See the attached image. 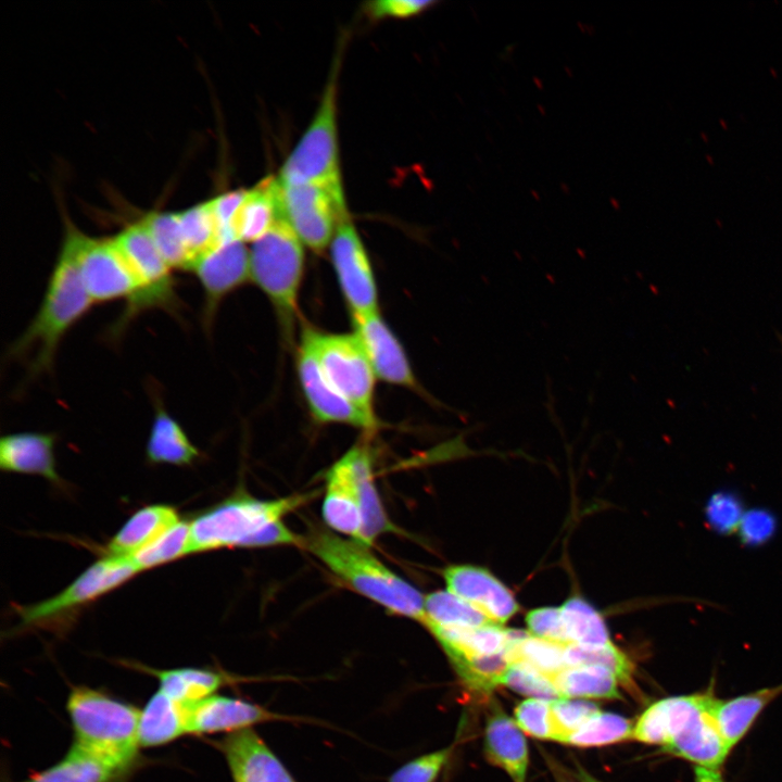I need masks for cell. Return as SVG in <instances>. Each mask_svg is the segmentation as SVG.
Wrapping results in <instances>:
<instances>
[{
	"mask_svg": "<svg viewBox=\"0 0 782 782\" xmlns=\"http://www.w3.org/2000/svg\"><path fill=\"white\" fill-rule=\"evenodd\" d=\"M302 538V547L355 592L393 615L424 625L426 596L376 557L370 547L317 526Z\"/></svg>",
	"mask_w": 782,
	"mask_h": 782,
	"instance_id": "cell-1",
	"label": "cell"
},
{
	"mask_svg": "<svg viewBox=\"0 0 782 782\" xmlns=\"http://www.w3.org/2000/svg\"><path fill=\"white\" fill-rule=\"evenodd\" d=\"M711 693L670 696L651 704L633 726L632 739L660 745L698 767L720 770L730 753L711 715Z\"/></svg>",
	"mask_w": 782,
	"mask_h": 782,
	"instance_id": "cell-2",
	"label": "cell"
},
{
	"mask_svg": "<svg viewBox=\"0 0 782 782\" xmlns=\"http://www.w3.org/2000/svg\"><path fill=\"white\" fill-rule=\"evenodd\" d=\"M92 305L71 249L62 241L40 307L9 356L25 362L33 377L50 371L62 339Z\"/></svg>",
	"mask_w": 782,
	"mask_h": 782,
	"instance_id": "cell-3",
	"label": "cell"
},
{
	"mask_svg": "<svg viewBox=\"0 0 782 782\" xmlns=\"http://www.w3.org/2000/svg\"><path fill=\"white\" fill-rule=\"evenodd\" d=\"M66 709L74 745L126 770L135 765L141 710L89 686H74Z\"/></svg>",
	"mask_w": 782,
	"mask_h": 782,
	"instance_id": "cell-4",
	"label": "cell"
},
{
	"mask_svg": "<svg viewBox=\"0 0 782 782\" xmlns=\"http://www.w3.org/2000/svg\"><path fill=\"white\" fill-rule=\"evenodd\" d=\"M311 493L257 499L237 492L190 521L193 553L225 547H252L256 534L301 507Z\"/></svg>",
	"mask_w": 782,
	"mask_h": 782,
	"instance_id": "cell-5",
	"label": "cell"
},
{
	"mask_svg": "<svg viewBox=\"0 0 782 782\" xmlns=\"http://www.w3.org/2000/svg\"><path fill=\"white\" fill-rule=\"evenodd\" d=\"M304 272L303 243L280 217L270 230L253 242L250 251L251 280L276 307L286 327L293 324Z\"/></svg>",
	"mask_w": 782,
	"mask_h": 782,
	"instance_id": "cell-6",
	"label": "cell"
},
{
	"mask_svg": "<svg viewBox=\"0 0 782 782\" xmlns=\"http://www.w3.org/2000/svg\"><path fill=\"white\" fill-rule=\"evenodd\" d=\"M336 60L315 116L285 161L280 185L341 184L337 133V75Z\"/></svg>",
	"mask_w": 782,
	"mask_h": 782,
	"instance_id": "cell-7",
	"label": "cell"
},
{
	"mask_svg": "<svg viewBox=\"0 0 782 782\" xmlns=\"http://www.w3.org/2000/svg\"><path fill=\"white\" fill-rule=\"evenodd\" d=\"M301 338L310 344L333 387L364 415L378 422L374 408L377 377L357 336L306 327Z\"/></svg>",
	"mask_w": 782,
	"mask_h": 782,
	"instance_id": "cell-8",
	"label": "cell"
},
{
	"mask_svg": "<svg viewBox=\"0 0 782 782\" xmlns=\"http://www.w3.org/2000/svg\"><path fill=\"white\" fill-rule=\"evenodd\" d=\"M63 242L93 304L124 299L128 306L136 300L138 281L112 238L90 237L68 220Z\"/></svg>",
	"mask_w": 782,
	"mask_h": 782,
	"instance_id": "cell-9",
	"label": "cell"
},
{
	"mask_svg": "<svg viewBox=\"0 0 782 782\" xmlns=\"http://www.w3.org/2000/svg\"><path fill=\"white\" fill-rule=\"evenodd\" d=\"M278 180V179H277ZM281 215L303 244L319 252L330 242L348 211L342 185H280Z\"/></svg>",
	"mask_w": 782,
	"mask_h": 782,
	"instance_id": "cell-10",
	"label": "cell"
},
{
	"mask_svg": "<svg viewBox=\"0 0 782 782\" xmlns=\"http://www.w3.org/2000/svg\"><path fill=\"white\" fill-rule=\"evenodd\" d=\"M140 573L128 558L104 556L85 569L65 589L47 600L18 609L21 628L46 627L96 601Z\"/></svg>",
	"mask_w": 782,
	"mask_h": 782,
	"instance_id": "cell-11",
	"label": "cell"
},
{
	"mask_svg": "<svg viewBox=\"0 0 782 782\" xmlns=\"http://www.w3.org/2000/svg\"><path fill=\"white\" fill-rule=\"evenodd\" d=\"M115 245L134 273L139 294L126 307L119 329L134 315L150 307H162L173 311L177 306L173 269L156 248L150 234L139 220L125 227L112 237Z\"/></svg>",
	"mask_w": 782,
	"mask_h": 782,
	"instance_id": "cell-12",
	"label": "cell"
},
{
	"mask_svg": "<svg viewBox=\"0 0 782 782\" xmlns=\"http://www.w3.org/2000/svg\"><path fill=\"white\" fill-rule=\"evenodd\" d=\"M331 261L352 316L378 312V293L364 244L349 218L342 220L330 242Z\"/></svg>",
	"mask_w": 782,
	"mask_h": 782,
	"instance_id": "cell-13",
	"label": "cell"
},
{
	"mask_svg": "<svg viewBox=\"0 0 782 782\" xmlns=\"http://www.w3.org/2000/svg\"><path fill=\"white\" fill-rule=\"evenodd\" d=\"M189 272L203 289V320L209 327L222 300L251 280L250 252L238 239L225 240L198 257Z\"/></svg>",
	"mask_w": 782,
	"mask_h": 782,
	"instance_id": "cell-14",
	"label": "cell"
},
{
	"mask_svg": "<svg viewBox=\"0 0 782 782\" xmlns=\"http://www.w3.org/2000/svg\"><path fill=\"white\" fill-rule=\"evenodd\" d=\"M297 368L300 384L313 417L319 422L344 424L367 432L377 429L373 421L344 398L324 374L312 348L301 338Z\"/></svg>",
	"mask_w": 782,
	"mask_h": 782,
	"instance_id": "cell-15",
	"label": "cell"
},
{
	"mask_svg": "<svg viewBox=\"0 0 782 782\" xmlns=\"http://www.w3.org/2000/svg\"><path fill=\"white\" fill-rule=\"evenodd\" d=\"M446 590L469 603L491 622L504 626L519 606L510 590L489 570L472 565H452L443 570Z\"/></svg>",
	"mask_w": 782,
	"mask_h": 782,
	"instance_id": "cell-16",
	"label": "cell"
},
{
	"mask_svg": "<svg viewBox=\"0 0 782 782\" xmlns=\"http://www.w3.org/2000/svg\"><path fill=\"white\" fill-rule=\"evenodd\" d=\"M187 734L205 735L232 733L255 724L286 719L285 716L244 699L211 695L201 701L185 704Z\"/></svg>",
	"mask_w": 782,
	"mask_h": 782,
	"instance_id": "cell-17",
	"label": "cell"
},
{
	"mask_svg": "<svg viewBox=\"0 0 782 782\" xmlns=\"http://www.w3.org/2000/svg\"><path fill=\"white\" fill-rule=\"evenodd\" d=\"M354 333L361 341L376 377L384 382L417 389L418 384L403 346L379 312L352 316Z\"/></svg>",
	"mask_w": 782,
	"mask_h": 782,
	"instance_id": "cell-18",
	"label": "cell"
},
{
	"mask_svg": "<svg viewBox=\"0 0 782 782\" xmlns=\"http://www.w3.org/2000/svg\"><path fill=\"white\" fill-rule=\"evenodd\" d=\"M216 746L226 759L234 782H295L252 728L227 734Z\"/></svg>",
	"mask_w": 782,
	"mask_h": 782,
	"instance_id": "cell-19",
	"label": "cell"
},
{
	"mask_svg": "<svg viewBox=\"0 0 782 782\" xmlns=\"http://www.w3.org/2000/svg\"><path fill=\"white\" fill-rule=\"evenodd\" d=\"M321 515L328 529L364 544L360 499L345 453L326 472Z\"/></svg>",
	"mask_w": 782,
	"mask_h": 782,
	"instance_id": "cell-20",
	"label": "cell"
},
{
	"mask_svg": "<svg viewBox=\"0 0 782 782\" xmlns=\"http://www.w3.org/2000/svg\"><path fill=\"white\" fill-rule=\"evenodd\" d=\"M484 754L488 761L503 769L513 782H527V741L516 721L495 703L485 723Z\"/></svg>",
	"mask_w": 782,
	"mask_h": 782,
	"instance_id": "cell-21",
	"label": "cell"
},
{
	"mask_svg": "<svg viewBox=\"0 0 782 782\" xmlns=\"http://www.w3.org/2000/svg\"><path fill=\"white\" fill-rule=\"evenodd\" d=\"M55 437L52 433L18 432L0 440V468L2 471L43 477L61 484L54 457Z\"/></svg>",
	"mask_w": 782,
	"mask_h": 782,
	"instance_id": "cell-22",
	"label": "cell"
},
{
	"mask_svg": "<svg viewBox=\"0 0 782 782\" xmlns=\"http://www.w3.org/2000/svg\"><path fill=\"white\" fill-rule=\"evenodd\" d=\"M349 457L356 485L362 515L364 545L371 547L384 533H399L383 508L375 484L374 459L366 442L357 443L345 452Z\"/></svg>",
	"mask_w": 782,
	"mask_h": 782,
	"instance_id": "cell-23",
	"label": "cell"
},
{
	"mask_svg": "<svg viewBox=\"0 0 782 782\" xmlns=\"http://www.w3.org/2000/svg\"><path fill=\"white\" fill-rule=\"evenodd\" d=\"M181 519L177 510L166 504L144 506L114 534L106 545V555L129 558Z\"/></svg>",
	"mask_w": 782,
	"mask_h": 782,
	"instance_id": "cell-24",
	"label": "cell"
},
{
	"mask_svg": "<svg viewBox=\"0 0 782 782\" xmlns=\"http://www.w3.org/2000/svg\"><path fill=\"white\" fill-rule=\"evenodd\" d=\"M282 217L278 180L267 177L253 189L245 190L231 230L236 239L242 242H255L267 234L275 223Z\"/></svg>",
	"mask_w": 782,
	"mask_h": 782,
	"instance_id": "cell-25",
	"label": "cell"
},
{
	"mask_svg": "<svg viewBox=\"0 0 782 782\" xmlns=\"http://www.w3.org/2000/svg\"><path fill=\"white\" fill-rule=\"evenodd\" d=\"M427 630L441 645L451 663L506 649L509 641L504 626L490 623L482 627L430 626Z\"/></svg>",
	"mask_w": 782,
	"mask_h": 782,
	"instance_id": "cell-26",
	"label": "cell"
},
{
	"mask_svg": "<svg viewBox=\"0 0 782 782\" xmlns=\"http://www.w3.org/2000/svg\"><path fill=\"white\" fill-rule=\"evenodd\" d=\"M781 693L782 683L727 701L715 699L711 715L730 751L748 732L762 709Z\"/></svg>",
	"mask_w": 782,
	"mask_h": 782,
	"instance_id": "cell-27",
	"label": "cell"
},
{
	"mask_svg": "<svg viewBox=\"0 0 782 782\" xmlns=\"http://www.w3.org/2000/svg\"><path fill=\"white\" fill-rule=\"evenodd\" d=\"M128 667L155 677L160 690L181 704L194 703L214 695L219 688L232 680L226 673L204 668L155 669L134 661H129Z\"/></svg>",
	"mask_w": 782,
	"mask_h": 782,
	"instance_id": "cell-28",
	"label": "cell"
},
{
	"mask_svg": "<svg viewBox=\"0 0 782 782\" xmlns=\"http://www.w3.org/2000/svg\"><path fill=\"white\" fill-rule=\"evenodd\" d=\"M146 454L149 463L175 466H190L200 457L181 425L161 403L155 404Z\"/></svg>",
	"mask_w": 782,
	"mask_h": 782,
	"instance_id": "cell-29",
	"label": "cell"
},
{
	"mask_svg": "<svg viewBox=\"0 0 782 782\" xmlns=\"http://www.w3.org/2000/svg\"><path fill=\"white\" fill-rule=\"evenodd\" d=\"M127 772L73 744L60 761L22 782H117Z\"/></svg>",
	"mask_w": 782,
	"mask_h": 782,
	"instance_id": "cell-30",
	"label": "cell"
},
{
	"mask_svg": "<svg viewBox=\"0 0 782 782\" xmlns=\"http://www.w3.org/2000/svg\"><path fill=\"white\" fill-rule=\"evenodd\" d=\"M187 734V715L181 704L159 689L141 709L140 747H156Z\"/></svg>",
	"mask_w": 782,
	"mask_h": 782,
	"instance_id": "cell-31",
	"label": "cell"
},
{
	"mask_svg": "<svg viewBox=\"0 0 782 782\" xmlns=\"http://www.w3.org/2000/svg\"><path fill=\"white\" fill-rule=\"evenodd\" d=\"M551 679L564 698L622 699L617 677L601 666H567Z\"/></svg>",
	"mask_w": 782,
	"mask_h": 782,
	"instance_id": "cell-32",
	"label": "cell"
},
{
	"mask_svg": "<svg viewBox=\"0 0 782 782\" xmlns=\"http://www.w3.org/2000/svg\"><path fill=\"white\" fill-rule=\"evenodd\" d=\"M507 653L513 663H524L552 678L567 667L566 645L535 638L524 630L508 631Z\"/></svg>",
	"mask_w": 782,
	"mask_h": 782,
	"instance_id": "cell-33",
	"label": "cell"
},
{
	"mask_svg": "<svg viewBox=\"0 0 782 782\" xmlns=\"http://www.w3.org/2000/svg\"><path fill=\"white\" fill-rule=\"evenodd\" d=\"M560 615L569 644L601 647L611 644L602 615L585 600L570 597L560 607Z\"/></svg>",
	"mask_w": 782,
	"mask_h": 782,
	"instance_id": "cell-34",
	"label": "cell"
},
{
	"mask_svg": "<svg viewBox=\"0 0 782 782\" xmlns=\"http://www.w3.org/2000/svg\"><path fill=\"white\" fill-rule=\"evenodd\" d=\"M178 218L191 257L190 267L198 257L220 242L229 240L218 224L210 201L178 212Z\"/></svg>",
	"mask_w": 782,
	"mask_h": 782,
	"instance_id": "cell-35",
	"label": "cell"
},
{
	"mask_svg": "<svg viewBox=\"0 0 782 782\" xmlns=\"http://www.w3.org/2000/svg\"><path fill=\"white\" fill-rule=\"evenodd\" d=\"M140 222L169 267L173 270H188L191 257L182 236L178 212H151Z\"/></svg>",
	"mask_w": 782,
	"mask_h": 782,
	"instance_id": "cell-36",
	"label": "cell"
},
{
	"mask_svg": "<svg viewBox=\"0 0 782 782\" xmlns=\"http://www.w3.org/2000/svg\"><path fill=\"white\" fill-rule=\"evenodd\" d=\"M194 554L190 521L180 520L128 559L139 572Z\"/></svg>",
	"mask_w": 782,
	"mask_h": 782,
	"instance_id": "cell-37",
	"label": "cell"
},
{
	"mask_svg": "<svg viewBox=\"0 0 782 782\" xmlns=\"http://www.w3.org/2000/svg\"><path fill=\"white\" fill-rule=\"evenodd\" d=\"M424 627H482L491 622L482 613L447 590L426 595ZM495 625V623H494Z\"/></svg>",
	"mask_w": 782,
	"mask_h": 782,
	"instance_id": "cell-38",
	"label": "cell"
},
{
	"mask_svg": "<svg viewBox=\"0 0 782 782\" xmlns=\"http://www.w3.org/2000/svg\"><path fill=\"white\" fill-rule=\"evenodd\" d=\"M633 726L613 712H598L569 733L562 743L578 747H600L632 739Z\"/></svg>",
	"mask_w": 782,
	"mask_h": 782,
	"instance_id": "cell-39",
	"label": "cell"
},
{
	"mask_svg": "<svg viewBox=\"0 0 782 782\" xmlns=\"http://www.w3.org/2000/svg\"><path fill=\"white\" fill-rule=\"evenodd\" d=\"M565 659L567 666L595 665L610 670L619 683L628 690L635 689L633 672L634 665L625 652L613 643L601 647H585L577 644H568L565 647Z\"/></svg>",
	"mask_w": 782,
	"mask_h": 782,
	"instance_id": "cell-40",
	"label": "cell"
},
{
	"mask_svg": "<svg viewBox=\"0 0 782 782\" xmlns=\"http://www.w3.org/2000/svg\"><path fill=\"white\" fill-rule=\"evenodd\" d=\"M463 683L470 690L488 693L497 685L512 665L506 649L451 663Z\"/></svg>",
	"mask_w": 782,
	"mask_h": 782,
	"instance_id": "cell-41",
	"label": "cell"
},
{
	"mask_svg": "<svg viewBox=\"0 0 782 782\" xmlns=\"http://www.w3.org/2000/svg\"><path fill=\"white\" fill-rule=\"evenodd\" d=\"M744 513L741 496L731 490L714 492L704 506L706 524L721 535L735 533Z\"/></svg>",
	"mask_w": 782,
	"mask_h": 782,
	"instance_id": "cell-42",
	"label": "cell"
},
{
	"mask_svg": "<svg viewBox=\"0 0 782 782\" xmlns=\"http://www.w3.org/2000/svg\"><path fill=\"white\" fill-rule=\"evenodd\" d=\"M500 685L530 698L555 702L564 698L552 679L524 663H513L503 676Z\"/></svg>",
	"mask_w": 782,
	"mask_h": 782,
	"instance_id": "cell-43",
	"label": "cell"
},
{
	"mask_svg": "<svg viewBox=\"0 0 782 782\" xmlns=\"http://www.w3.org/2000/svg\"><path fill=\"white\" fill-rule=\"evenodd\" d=\"M515 721L526 734L542 740L557 741L558 733L552 715L551 702L528 698L515 708Z\"/></svg>",
	"mask_w": 782,
	"mask_h": 782,
	"instance_id": "cell-44",
	"label": "cell"
},
{
	"mask_svg": "<svg viewBox=\"0 0 782 782\" xmlns=\"http://www.w3.org/2000/svg\"><path fill=\"white\" fill-rule=\"evenodd\" d=\"M453 749L454 745L416 757L396 769L388 782H434Z\"/></svg>",
	"mask_w": 782,
	"mask_h": 782,
	"instance_id": "cell-45",
	"label": "cell"
},
{
	"mask_svg": "<svg viewBox=\"0 0 782 782\" xmlns=\"http://www.w3.org/2000/svg\"><path fill=\"white\" fill-rule=\"evenodd\" d=\"M777 530V516L767 508L754 507L745 510L736 533L742 545L760 547L772 540Z\"/></svg>",
	"mask_w": 782,
	"mask_h": 782,
	"instance_id": "cell-46",
	"label": "cell"
},
{
	"mask_svg": "<svg viewBox=\"0 0 782 782\" xmlns=\"http://www.w3.org/2000/svg\"><path fill=\"white\" fill-rule=\"evenodd\" d=\"M551 707L558 733L557 742L560 743L569 733L601 711L596 704L583 699L560 698L551 702Z\"/></svg>",
	"mask_w": 782,
	"mask_h": 782,
	"instance_id": "cell-47",
	"label": "cell"
},
{
	"mask_svg": "<svg viewBox=\"0 0 782 782\" xmlns=\"http://www.w3.org/2000/svg\"><path fill=\"white\" fill-rule=\"evenodd\" d=\"M526 625L530 635L568 645L559 607H540L528 611Z\"/></svg>",
	"mask_w": 782,
	"mask_h": 782,
	"instance_id": "cell-48",
	"label": "cell"
},
{
	"mask_svg": "<svg viewBox=\"0 0 782 782\" xmlns=\"http://www.w3.org/2000/svg\"><path fill=\"white\" fill-rule=\"evenodd\" d=\"M436 3L430 0H379L368 2L366 11L375 18L411 17L420 14Z\"/></svg>",
	"mask_w": 782,
	"mask_h": 782,
	"instance_id": "cell-49",
	"label": "cell"
},
{
	"mask_svg": "<svg viewBox=\"0 0 782 782\" xmlns=\"http://www.w3.org/2000/svg\"><path fill=\"white\" fill-rule=\"evenodd\" d=\"M695 782H724L720 770L696 766L694 768Z\"/></svg>",
	"mask_w": 782,
	"mask_h": 782,
	"instance_id": "cell-50",
	"label": "cell"
},
{
	"mask_svg": "<svg viewBox=\"0 0 782 782\" xmlns=\"http://www.w3.org/2000/svg\"><path fill=\"white\" fill-rule=\"evenodd\" d=\"M548 767L551 768L556 782H572L567 774L564 773V769L554 761L548 759Z\"/></svg>",
	"mask_w": 782,
	"mask_h": 782,
	"instance_id": "cell-51",
	"label": "cell"
},
{
	"mask_svg": "<svg viewBox=\"0 0 782 782\" xmlns=\"http://www.w3.org/2000/svg\"><path fill=\"white\" fill-rule=\"evenodd\" d=\"M577 771L575 773L576 778L579 782H602L595 777L591 775L583 767H581L579 764L576 766Z\"/></svg>",
	"mask_w": 782,
	"mask_h": 782,
	"instance_id": "cell-52",
	"label": "cell"
},
{
	"mask_svg": "<svg viewBox=\"0 0 782 782\" xmlns=\"http://www.w3.org/2000/svg\"><path fill=\"white\" fill-rule=\"evenodd\" d=\"M782 341V340H781Z\"/></svg>",
	"mask_w": 782,
	"mask_h": 782,
	"instance_id": "cell-53",
	"label": "cell"
}]
</instances>
